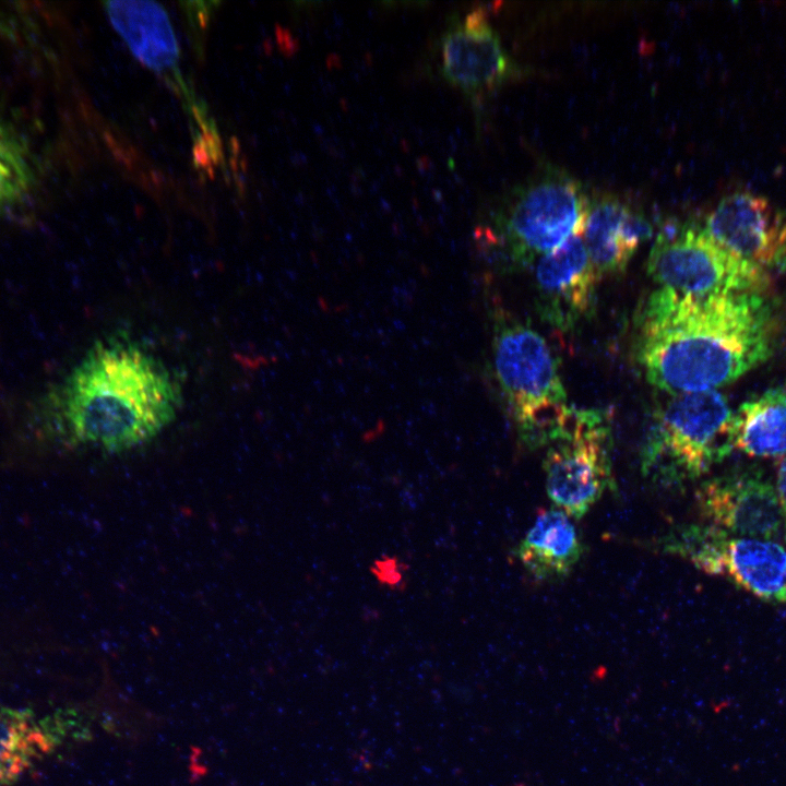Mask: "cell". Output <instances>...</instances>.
Here are the masks:
<instances>
[{"mask_svg": "<svg viewBox=\"0 0 786 786\" xmlns=\"http://www.w3.org/2000/svg\"><path fill=\"white\" fill-rule=\"evenodd\" d=\"M776 326L761 293L694 298L657 288L638 318L636 357L669 394L716 390L772 356Z\"/></svg>", "mask_w": 786, "mask_h": 786, "instance_id": "cell-1", "label": "cell"}, {"mask_svg": "<svg viewBox=\"0 0 786 786\" xmlns=\"http://www.w3.org/2000/svg\"><path fill=\"white\" fill-rule=\"evenodd\" d=\"M182 404L180 383L138 342L97 341L49 394L46 420L62 441L121 453L155 439Z\"/></svg>", "mask_w": 786, "mask_h": 786, "instance_id": "cell-2", "label": "cell"}, {"mask_svg": "<svg viewBox=\"0 0 786 786\" xmlns=\"http://www.w3.org/2000/svg\"><path fill=\"white\" fill-rule=\"evenodd\" d=\"M590 203L580 182L550 170L502 198L475 238L501 265L527 266L584 230Z\"/></svg>", "mask_w": 786, "mask_h": 786, "instance_id": "cell-3", "label": "cell"}, {"mask_svg": "<svg viewBox=\"0 0 786 786\" xmlns=\"http://www.w3.org/2000/svg\"><path fill=\"white\" fill-rule=\"evenodd\" d=\"M655 412L641 451L642 475L681 489L735 449V412L717 390L670 394Z\"/></svg>", "mask_w": 786, "mask_h": 786, "instance_id": "cell-4", "label": "cell"}, {"mask_svg": "<svg viewBox=\"0 0 786 786\" xmlns=\"http://www.w3.org/2000/svg\"><path fill=\"white\" fill-rule=\"evenodd\" d=\"M492 369L517 434L531 449L547 446L569 406L557 360L545 338L505 311L491 313Z\"/></svg>", "mask_w": 786, "mask_h": 786, "instance_id": "cell-5", "label": "cell"}, {"mask_svg": "<svg viewBox=\"0 0 786 786\" xmlns=\"http://www.w3.org/2000/svg\"><path fill=\"white\" fill-rule=\"evenodd\" d=\"M647 271L658 288L702 298L761 293L767 286L763 267L717 245L703 228L670 223L656 236Z\"/></svg>", "mask_w": 786, "mask_h": 786, "instance_id": "cell-6", "label": "cell"}, {"mask_svg": "<svg viewBox=\"0 0 786 786\" xmlns=\"http://www.w3.org/2000/svg\"><path fill=\"white\" fill-rule=\"evenodd\" d=\"M546 491L571 519L583 517L607 490H616L611 432L604 413L569 408L543 460Z\"/></svg>", "mask_w": 786, "mask_h": 786, "instance_id": "cell-7", "label": "cell"}, {"mask_svg": "<svg viewBox=\"0 0 786 786\" xmlns=\"http://www.w3.org/2000/svg\"><path fill=\"white\" fill-rule=\"evenodd\" d=\"M703 523L730 536L786 545V513L773 483L757 467L727 472L694 492Z\"/></svg>", "mask_w": 786, "mask_h": 786, "instance_id": "cell-8", "label": "cell"}, {"mask_svg": "<svg viewBox=\"0 0 786 786\" xmlns=\"http://www.w3.org/2000/svg\"><path fill=\"white\" fill-rule=\"evenodd\" d=\"M91 727L79 707L44 712L0 705V786H14L68 741L91 740Z\"/></svg>", "mask_w": 786, "mask_h": 786, "instance_id": "cell-9", "label": "cell"}, {"mask_svg": "<svg viewBox=\"0 0 786 786\" xmlns=\"http://www.w3.org/2000/svg\"><path fill=\"white\" fill-rule=\"evenodd\" d=\"M440 55L441 76L473 100L520 72L483 9L472 11L463 22L456 16L450 20L440 37Z\"/></svg>", "mask_w": 786, "mask_h": 786, "instance_id": "cell-10", "label": "cell"}, {"mask_svg": "<svg viewBox=\"0 0 786 786\" xmlns=\"http://www.w3.org/2000/svg\"><path fill=\"white\" fill-rule=\"evenodd\" d=\"M703 229L741 259L763 269H786V218L761 195L735 192L724 196Z\"/></svg>", "mask_w": 786, "mask_h": 786, "instance_id": "cell-11", "label": "cell"}, {"mask_svg": "<svg viewBox=\"0 0 786 786\" xmlns=\"http://www.w3.org/2000/svg\"><path fill=\"white\" fill-rule=\"evenodd\" d=\"M583 231L573 234L559 248L536 261L539 314L561 330L572 327L594 308L599 275L590 260Z\"/></svg>", "mask_w": 786, "mask_h": 786, "instance_id": "cell-12", "label": "cell"}, {"mask_svg": "<svg viewBox=\"0 0 786 786\" xmlns=\"http://www.w3.org/2000/svg\"><path fill=\"white\" fill-rule=\"evenodd\" d=\"M696 568L725 576L757 597L786 605V545L717 529Z\"/></svg>", "mask_w": 786, "mask_h": 786, "instance_id": "cell-13", "label": "cell"}, {"mask_svg": "<svg viewBox=\"0 0 786 786\" xmlns=\"http://www.w3.org/2000/svg\"><path fill=\"white\" fill-rule=\"evenodd\" d=\"M115 29L132 53L150 69L172 79L187 93L178 69L179 47L165 9L154 1L105 2Z\"/></svg>", "mask_w": 786, "mask_h": 786, "instance_id": "cell-14", "label": "cell"}, {"mask_svg": "<svg viewBox=\"0 0 786 786\" xmlns=\"http://www.w3.org/2000/svg\"><path fill=\"white\" fill-rule=\"evenodd\" d=\"M653 234L651 223L612 195L591 202L583 239L599 277L620 273Z\"/></svg>", "mask_w": 786, "mask_h": 786, "instance_id": "cell-15", "label": "cell"}, {"mask_svg": "<svg viewBox=\"0 0 786 786\" xmlns=\"http://www.w3.org/2000/svg\"><path fill=\"white\" fill-rule=\"evenodd\" d=\"M583 552L584 546L572 519L556 507L538 513L513 550L517 561L537 582L567 577Z\"/></svg>", "mask_w": 786, "mask_h": 786, "instance_id": "cell-16", "label": "cell"}, {"mask_svg": "<svg viewBox=\"0 0 786 786\" xmlns=\"http://www.w3.org/2000/svg\"><path fill=\"white\" fill-rule=\"evenodd\" d=\"M735 448L751 457L786 456V386L765 390L735 412Z\"/></svg>", "mask_w": 786, "mask_h": 786, "instance_id": "cell-17", "label": "cell"}, {"mask_svg": "<svg viewBox=\"0 0 786 786\" xmlns=\"http://www.w3.org/2000/svg\"><path fill=\"white\" fill-rule=\"evenodd\" d=\"M35 158L27 141L0 115V212L24 201L36 183Z\"/></svg>", "mask_w": 786, "mask_h": 786, "instance_id": "cell-18", "label": "cell"}, {"mask_svg": "<svg viewBox=\"0 0 786 786\" xmlns=\"http://www.w3.org/2000/svg\"><path fill=\"white\" fill-rule=\"evenodd\" d=\"M775 488L786 513V456L778 461Z\"/></svg>", "mask_w": 786, "mask_h": 786, "instance_id": "cell-19", "label": "cell"}]
</instances>
